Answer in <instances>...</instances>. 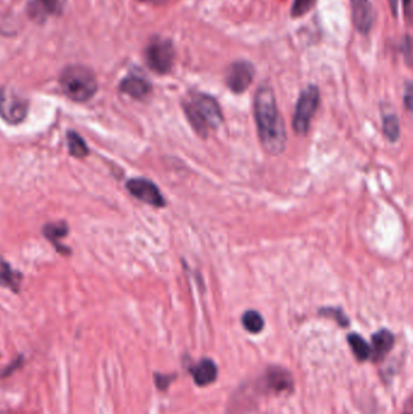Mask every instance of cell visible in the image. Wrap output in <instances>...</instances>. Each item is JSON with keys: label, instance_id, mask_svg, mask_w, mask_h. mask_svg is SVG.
I'll list each match as a JSON object with an SVG mask.
<instances>
[{"label": "cell", "instance_id": "5bb4252c", "mask_svg": "<svg viewBox=\"0 0 413 414\" xmlns=\"http://www.w3.org/2000/svg\"><path fill=\"white\" fill-rule=\"evenodd\" d=\"M42 233H44V235L47 237L49 242H53L55 247L58 248L60 252H68L67 248H64L62 247L63 245L60 244V239H62L64 236L68 234V227L66 223H62V222H58V223H50V224H47V226L44 227V229H42Z\"/></svg>", "mask_w": 413, "mask_h": 414}, {"label": "cell", "instance_id": "e0dca14e", "mask_svg": "<svg viewBox=\"0 0 413 414\" xmlns=\"http://www.w3.org/2000/svg\"><path fill=\"white\" fill-rule=\"evenodd\" d=\"M242 326L246 331H249L250 333H260L264 328V319L258 311L256 310H247L242 315L241 319Z\"/></svg>", "mask_w": 413, "mask_h": 414}, {"label": "cell", "instance_id": "52a82bcc", "mask_svg": "<svg viewBox=\"0 0 413 414\" xmlns=\"http://www.w3.org/2000/svg\"><path fill=\"white\" fill-rule=\"evenodd\" d=\"M255 67L249 61L231 63L225 73V84L234 94H242L250 88L255 78Z\"/></svg>", "mask_w": 413, "mask_h": 414}, {"label": "cell", "instance_id": "30bf717a", "mask_svg": "<svg viewBox=\"0 0 413 414\" xmlns=\"http://www.w3.org/2000/svg\"><path fill=\"white\" fill-rule=\"evenodd\" d=\"M121 92L129 94L132 99L142 100L152 91V85L141 75L131 74L121 83Z\"/></svg>", "mask_w": 413, "mask_h": 414}, {"label": "cell", "instance_id": "d4e9b609", "mask_svg": "<svg viewBox=\"0 0 413 414\" xmlns=\"http://www.w3.org/2000/svg\"><path fill=\"white\" fill-rule=\"evenodd\" d=\"M412 44H411V38H410V36H408V37L405 38V40H403V47H405V49H403V53H405V51H408V53H406V58H408V63H411V56H412Z\"/></svg>", "mask_w": 413, "mask_h": 414}, {"label": "cell", "instance_id": "277c9868", "mask_svg": "<svg viewBox=\"0 0 413 414\" xmlns=\"http://www.w3.org/2000/svg\"><path fill=\"white\" fill-rule=\"evenodd\" d=\"M320 103V91L316 85H308L299 94L293 113L292 126L299 136H305Z\"/></svg>", "mask_w": 413, "mask_h": 414}, {"label": "cell", "instance_id": "603a6c76", "mask_svg": "<svg viewBox=\"0 0 413 414\" xmlns=\"http://www.w3.org/2000/svg\"><path fill=\"white\" fill-rule=\"evenodd\" d=\"M403 102L408 110L412 108V84L408 81L405 86V92H403Z\"/></svg>", "mask_w": 413, "mask_h": 414}, {"label": "cell", "instance_id": "ac0fdd59", "mask_svg": "<svg viewBox=\"0 0 413 414\" xmlns=\"http://www.w3.org/2000/svg\"><path fill=\"white\" fill-rule=\"evenodd\" d=\"M383 133L390 142L398 141L400 136V124L395 113L383 114Z\"/></svg>", "mask_w": 413, "mask_h": 414}, {"label": "cell", "instance_id": "cb8c5ba5", "mask_svg": "<svg viewBox=\"0 0 413 414\" xmlns=\"http://www.w3.org/2000/svg\"><path fill=\"white\" fill-rule=\"evenodd\" d=\"M155 382H157L158 388H168V383L171 382V378L168 377V376H159V374H157Z\"/></svg>", "mask_w": 413, "mask_h": 414}, {"label": "cell", "instance_id": "ffe728a7", "mask_svg": "<svg viewBox=\"0 0 413 414\" xmlns=\"http://www.w3.org/2000/svg\"><path fill=\"white\" fill-rule=\"evenodd\" d=\"M320 315L332 318V319L337 321V324L342 326V327L349 326V319H348V316H347V315L343 313V310L340 309V308H323V309L320 310Z\"/></svg>", "mask_w": 413, "mask_h": 414}, {"label": "cell", "instance_id": "d6986e66", "mask_svg": "<svg viewBox=\"0 0 413 414\" xmlns=\"http://www.w3.org/2000/svg\"><path fill=\"white\" fill-rule=\"evenodd\" d=\"M67 140H68V148L71 155L79 157V159L88 157L89 148L86 146L84 140L82 138V136H79L77 132L69 131L67 133Z\"/></svg>", "mask_w": 413, "mask_h": 414}, {"label": "cell", "instance_id": "3957f363", "mask_svg": "<svg viewBox=\"0 0 413 414\" xmlns=\"http://www.w3.org/2000/svg\"><path fill=\"white\" fill-rule=\"evenodd\" d=\"M60 84L64 94L75 102H86L97 91V81L91 69L84 66H69L63 70Z\"/></svg>", "mask_w": 413, "mask_h": 414}, {"label": "cell", "instance_id": "8fae6325", "mask_svg": "<svg viewBox=\"0 0 413 414\" xmlns=\"http://www.w3.org/2000/svg\"><path fill=\"white\" fill-rule=\"evenodd\" d=\"M190 373L194 378V382L199 387H206L214 383L218 374L217 366L212 360L203 359L194 367L190 368Z\"/></svg>", "mask_w": 413, "mask_h": 414}, {"label": "cell", "instance_id": "2e32d148", "mask_svg": "<svg viewBox=\"0 0 413 414\" xmlns=\"http://www.w3.org/2000/svg\"><path fill=\"white\" fill-rule=\"evenodd\" d=\"M348 343L351 348V352L355 355L359 361H366L371 357V346L360 335L351 333L348 336Z\"/></svg>", "mask_w": 413, "mask_h": 414}, {"label": "cell", "instance_id": "4fadbf2b", "mask_svg": "<svg viewBox=\"0 0 413 414\" xmlns=\"http://www.w3.org/2000/svg\"><path fill=\"white\" fill-rule=\"evenodd\" d=\"M394 335L390 331L381 330L372 336L371 357L375 361L382 360L394 346Z\"/></svg>", "mask_w": 413, "mask_h": 414}, {"label": "cell", "instance_id": "7402d4cb", "mask_svg": "<svg viewBox=\"0 0 413 414\" xmlns=\"http://www.w3.org/2000/svg\"><path fill=\"white\" fill-rule=\"evenodd\" d=\"M36 6L40 14H55L58 9V0H36Z\"/></svg>", "mask_w": 413, "mask_h": 414}, {"label": "cell", "instance_id": "7a4b0ae2", "mask_svg": "<svg viewBox=\"0 0 413 414\" xmlns=\"http://www.w3.org/2000/svg\"><path fill=\"white\" fill-rule=\"evenodd\" d=\"M184 109L189 124L199 136L206 138L210 130H216L223 122V114L218 102L203 92L190 94L184 102Z\"/></svg>", "mask_w": 413, "mask_h": 414}, {"label": "cell", "instance_id": "5b68a950", "mask_svg": "<svg viewBox=\"0 0 413 414\" xmlns=\"http://www.w3.org/2000/svg\"><path fill=\"white\" fill-rule=\"evenodd\" d=\"M148 67L158 74H166L171 70L175 61V49L168 39L157 38L148 44L146 49Z\"/></svg>", "mask_w": 413, "mask_h": 414}, {"label": "cell", "instance_id": "7c38bea8", "mask_svg": "<svg viewBox=\"0 0 413 414\" xmlns=\"http://www.w3.org/2000/svg\"><path fill=\"white\" fill-rule=\"evenodd\" d=\"M264 385L267 387L268 390L280 393L292 387V378L286 370L280 367L271 368L264 376Z\"/></svg>", "mask_w": 413, "mask_h": 414}, {"label": "cell", "instance_id": "484cf974", "mask_svg": "<svg viewBox=\"0 0 413 414\" xmlns=\"http://www.w3.org/2000/svg\"><path fill=\"white\" fill-rule=\"evenodd\" d=\"M389 4H390V9H392V16H398L399 10V0H389Z\"/></svg>", "mask_w": 413, "mask_h": 414}, {"label": "cell", "instance_id": "9a60e30c", "mask_svg": "<svg viewBox=\"0 0 413 414\" xmlns=\"http://www.w3.org/2000/svg\"><path fill=\"white\" fill-rule=\"evenodd\" d=\"M20 283H21V274L14 270L10 267V264L0 261V286L12 289L14 292H18Z\"/></svg>", "mask_w": 413, "mask_h": 414}, {"label": "cell", "instance_id": "44dd1931", "mask_svg": "<svg viewBox=\"0 0 413 414\" xmlns=\"http://www.w3.org/2000/svg\"><path fill=\"white\" fill-rule=\"evenodd\" d=\"M314 4H315V0H293L291 16L295 18L302 17L310 11Z\"/></svg>", "mask_w": 413, "mask_h": 414}, {"label": "cell", "instance_id": "ba28073f", "mask_svg": "<svg viewBox=\"0 0 413 414\" xmlns=\"http://www.w3.org/2000/svg\"><path fill=\"white\" fill-rule=\"evenodd\" d=\"M126 188L136 199L143 203L152 205L154 207L162 209L165 207L166 201L162 192L158 188L157 184L146 179H132L126 183Z\"/></svg>", "mask_w": 413, "mask_h": 414}, {"label": "cell", "instance_id": "8992f818", "mask_svg": "<svg viewBox=\"0 0 413 414\" xmlns=\"http://www.w3.org/2000/svg\"><path fill=\"white\" fill-rule=\"evenodd\" d=\"M29 102L26 97L11 88L0 90V116L9 124L16 125L25 120Z\"/></svg>", "mask_w": 413, "mask_h": 414}, {"label": "cell", "instance_id": "6da1fadb", "mask_svg": "<svg viewBox=\"0 0 413 414\" xmlns=\"http://www.w3.org/2000/svg\"><path fill=\"white\" fill-rule=\"evenodd\" d=\"M257 132L263 148L272 155H279L286 147V130L277 110L275 94L271 86L262 85L255 96Z\"/></svg>", "mask_w": 413, "mask_h": 414}, {"label": "cell", "instance_id": "9c48e42d", "mask_svg": "<svg viewBox=\"0 0 413 414\" xmlns=\"http://www.w3.org/2000/svg\"><path fill=\"white\" fill-rule=\"evenodd\" d=\"M351 16L356 31L367 34L375 22V10L371 0H351Z\"/></svg>", "mask_w": 413, "mask_h": 414}, {"label": "cell", "instance_id": "4316f807", "mask_svg": "<svg viewBox=\"0 0 413 414\" xmlns=\"http://www.w3.org/2000/svg\"><path fill=\"white\" fill-rule=\"evenodd\" d=\"M403 4L405 14L408 17H410V15H411V0H403Z\"/></svg>", "mask_w": 413, "mask_h": 414}]
</instances>
